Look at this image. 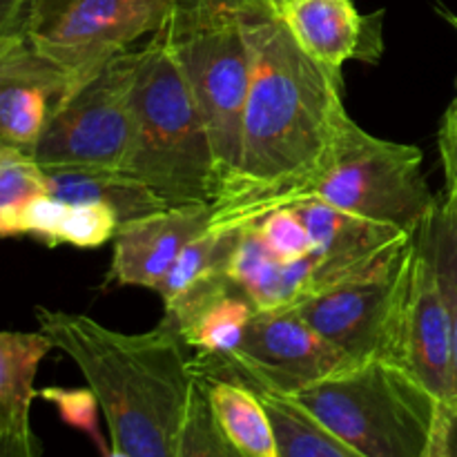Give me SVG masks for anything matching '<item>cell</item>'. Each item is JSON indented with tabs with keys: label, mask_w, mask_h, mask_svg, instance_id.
<instances>
[{
	"label": "cell",
	"mask_w": 457,
	"mask_h": 457,
	"mask_svg": "<svg viewBox=\"0 0 457 457\" xmlns=\"http://www.w3.org/2000/svg\"><path fill=\"white\" fill-rule=\"evenodd\" d=\"M415 235V232H413ZM413 239L382 268L311 295L288 311L328 339L353 364L391 360L402 364V312Z\"/></svg>",
	"instance_id": "10"
},
{
	"label": "cell",
	"mask_w": 457,
	"mask_h": 457,
	"mask_svg": "<svg viewBox=\"0 0 457 457\" xmlns=\"http://www.w3.org/2000/svg\"><path fill=\"white\" fill-rule=\"evenodd\" d=\"M47 195L65 204H103L114 210L120 226L147 217L159 210L172 208L145 183L137 181L120 170L52 168L45 170Z\"/></svg>",
	"instance_id": "17"
},
{
	"label": "cell",
	"mask_w": 457,
	"mask_h": 457,
	"mask_svg": "<svg viewBox=\"0 0 457 457\" xmlns=\"http://www.w3.org/2000/svg\"><path fill=\"white\" fill-rule=\"evenodd\" d=\"M253 226L263 239V244L268 245V250L279 262H295V259L311 254V232H308L302 214L293 205L270 210L263 217H259Z\"/></svg>",
	"instance_id": "28"
},
{
	"label": "cell",
	"mask_w": 457,
	"mask_h": 457,
	"mask_svg": "<svg viewBox=\"0 0 457 457\" xmlns=\"http://www.w3.org/2000/svg\"><path fill=\"white\" fill-rule=\"evenodd\" d=\"M270 415L279 457H364L288 397L257 393Z\"/></svg>",
	"instance_id": "21"
},
{
	"label": "cell",
	"mask_w": 457,
	"mask_h": 457,
	"mask_svg": "<svg viewBox=\"0 0 457 457\" xmlns=\"http://www.w3.org/2000/svg\"><path fill=\"white\" fill-rule=\"evenodd\" d=\"M120 219L103 204H65L52 195H40L22 217V235H31L49 248H101L114 239Z\"/></svg>",
	"instance_id": "19"
},
{
	"label": "cell",
	"mask_w": 457,
	"mask_h": 457,
	"mask_svg": "<svg viewBox=\"0 0 457 457\" xmlns=\"http://www.w3.org/2000/svg\"><path fill=\"white\" fill-rule=\"evenodd\" d=\"M138 49L112 58L71 92L49 119L29 154L43 170L85 168L125 172L134 147V83Z\"/></svg>",
	"instance_id": "7"
},
{
	"label": "cell",
	"mask_w": 457,
	"mask_h": 457,
	"mask_svg": "<svg viewBox=\"0 0 457 457\" xmlns=\"http://www.w3.org/2000/svg\"><path fill=\"white\" fill-rule=\"evenodd\" d=\"M54 348L45 333H12L0 330V433L29 437L31 402L40 361Z\"/></svg>",
	"instance_id": "18"
},
{
	"label": "cell",
	"mask_w": 457,
	"mask_h": 457,
	"mask_svg": "<svg viewBox=\"0 0 457 457\" xmlns=\"http://www.w3.org/2000/svg\"><path fill=\"white\" fill-rule=\"evenodd\" d=\"M277 16L306 56L342 76L344 62H378L384 12L361 16L353 0H279Z\"/></svg>",
	"instance_id": "13"
},
{
	"label": "cell",
	"mask_w": 457,
	"mask_h": 457,
	"mask_svg": "<svg viewBox=\"0 0 457 457\" xmlns=\"http://www.w3.org/2000/svg\"><path fill=\"white\" fill-rule=\"evenodd\" d=\"M177 457H241L219 428L199 379L187 406Z\"/></svg>",
	"instance_id": "26"
},
{
	"label": "cell",
	"mask_w": 457,
	"mask_h": 457,
	"mask_svg": "<svg viewBox=\"0 0 457 457\" xmlns=\"http://www.w3.org/2000/svg\"><path fill=\"white\" fill-rule=\"evenodd\" d=\"M259 312L257 303L226 270L212 272L165 306V321L195 357L226 355Z\"/></svg>",
	"instance_id": "16"
},
{
	"label": "cell",
	"mask_w": 457,
	"mask_h": 457,
	"mask_svg": "<svg viewBox=\"0 0 457 457\" xmlns=\"http://www.w3.org/2000/svg\"><path fill=\"white\" fill-rule=\"evenodd\" d=\"M226 272L235 284H239L253 297L259 311L286 308L284 262H279L268 250L253 223L241 228Z\"/></svg>",
	"instance_id": "22"
},
{
	"label": "cell",
	"mask_w": 457,
	"mask_h": 457,
	"mask_svg": "<svg viewBox=\"0 0 457 457\" xmlns=\"http://www.w3.org/2000/svg\"><path fill=\"white\" fill-rule=\"evenodd\" d=\"M275 3H279V0H275Z\"/></svg>",
	"instance_id": "37"
},
{
	"label": "cell",
	"mask_w": 457,
	"mask_h": 457,
	"mask_svg": "<svg viewBox=\"0 0 457 457\" xmlns=\"http://www.w3.org/2000/svg\"><path fill=\"white\" fill-rule=\"evenodd\" d=\"M27 9L29 0H0V58L27 40Z\"/></svg>",
	"instance_id": "30"
},
{
	"label": "cell",
	"mask_w": 457,
	"mask_h": 457,
	"mask_svg": "<svg viewBox=\"0 0 457 457\" xmlns=\"http://www.w3.org/2000/svg\"><path fill=\"white\" fill-rule=\"evenodd\" d=\"M177 9L192 12V9H245L257 4H275V0H174Z\"/></svg>",
	"instance_id": "32"
},
{
	"label": "cell",
	"mask_w": 457,
	"mask_h": 457,
	"mask_svg": "<svg viewBox=\"0 0 457 457\" xmlns=\"http://www.w3.org/2000/svg\"><path fill=\"white\" fill-rule=\"evenodd\" d=\"M453 110L457 112V98H455V101H453Z\"/></svg>",
	"instance_id": "36"
},
{
	"label": "cell",
	"mask_w": 457,
	"mask_h": 457,
	"mask_svg": "<svg viewBox=\"0 0 457 457\" xmlns=\"http://www.w3.org/2000/svg\"><path fill=\"white\" fill-rule=\"evenodd\" d=\"M40 333L65 353L98 397L112 446L132 457H177L196 386L172 326L125 335L76 312L36 308Z\"/></svg>",
	"instance_id": "2"
},
{
	"label": "cell",
	"mask_w": 457,
	"mask_h": 457,
	"mask_svg": "<svg viewBox=\"0 0 457 457\" xmlns=\"http://www.w3.org/2000/svg\"><path fill=\"white\" fill-rule=\"evenodd\" d=\"M47 195L45 170L22 147L4 143L0 150V237L22 235L25 210Z\"/></svg>",
	"instance_id": "24"
},
{
	"label": "cell",
	"mask_w": 457,
	"mask_h": 457,
	"mask_svg": "<svg viewBox=\"0 0 457 457\" xmlns=\"http://www.w3.org/2000/svg\"><path fill=\"white\" fill-rule=\"evenodd\" d=\"M38 397L56 409L58 418L67 424V427L76 428L83 436L92 440L101 457L110 453L112 445L107 446L105 436L101 433V424H98V397L94 395L92 388H62V386H47L38 391Z\"/></svg>",
	"instance_id": "27"
},
{
	"label": "cell",
	"mask_w": 457,
	"mask_h": 457,
	"mask_svg": "<svg viewBox=\"0 0 457 457\" xmlns=\"http://www.w3.org/2000/svg\"><path fill=\"white\" fill-rule=\"evenodd\" d=\"M177 12L174 0H29L27 43L67 71L74 92Z\"/></svg>",
	"instance_id": "8"
},
{
	"label": "cell",
	"mask_w": 457,
	"mask_h": 457,
	"mask_svg": "<svg viewBox=\"0 0 457 457\" xmlns=\"http://www.w3.org/2000/svg\"><path fill=\"white\" fill-rule=\"evenodd\" d=\"M428 457H457V404L442 402L437 409Z\"/></svg>",
	"instance_id": "31"
},
{
	"label": "cell",
	"mask_w": 457,
	"mask_h": 457,
	"mask_svg": "<svg viewBox=\"0 0 457 457\" xmlns=\"http://www.w3.org/2000/svg\"><path fill=\"white\" fill-rule=\"evenodd\" d=\"M74 92L70 74L29 43L0 58V138L31 152L56 107Z\"/></svg>",
	"instance_id": "15"
},
{
	"label": "cell",
	"mask_w": 457,
	"mask_h": 457,
	"mask_svg": "<svg viewBox=\"0 0 457 457\" xmlns=\"http://www.w3.org/2000/svg\"><path fill=\"white\" fill-rule=\"evenodd\" d=\"M288 400L364 457H428L442 404L391 360L357 361Z\"/></svg>",
	"instance_id": "4"
},
{
	"label": "cell",
	"mask_w": 457,
	"mask_h": 457,
	"mask_svg": "<svg viewBox=\"0 0 457 457\" xmlns=\"http://www.w3.org/2000/svg\"><path fill=\"white\" fill-rule=\"evenodd\" d=\"M210 204H186L123 223L114 237L107 284L159 290L181 250L210 228Z\"/></svg>",
	"instance_id": "14"
},
{
	"label": "cell",
	"mask_w": 457,
	"mask_h": 457,
	"mask_svg": "<svg viewBox=\"0 0 457 457\" xmlns=\"http://www.w3.org/2000/svg\"><path fill=\"white\" fill-rule=\"evenodd\" d=\"M105 457H132V455H128V453H125V451H120V449H116V446H112L110 453H107Z\"/></svg>",
	"instance_id": "34"
},
{
	"label": "cell",
	"mask_w": 457,
	"mask_h": 457,
	"mask_svg": "<svg viewBox=\"0 0 457 457\" xmlns=\"http://www.w3.org/2000/svg\"><path fill=\"white\" fill-rule=\"evenodd\" d=\"M312 239V293L373 272L395 259L413 239V232L344 212L320 199L293 204Z\"/></svg>",
	"instance_id": "11"
},
{
	"label": "cell",
	"mask_w": 457,
	"mask_h": 457,
	"mask_svg": "<svg viewBox=\"0 0 457 457\" xmlns=\"http://www.w3.org/2000/svg\"><path fill=\"white\" fill-rule=\"evenodd\" d=\"M302 199H320L406 232L418 230L437 204L422 172L420 147L373 137L355 120L328 168L297 196Z\"/></svg>",
	"instance_id": "6"
},
{
	"label": "cell",
	"mask_w": 457,
	"mask_h": 457,
	"mask_svg": "<svg viewBox=\"0 0 457 457\" xmlns=\"http://www.w3.org/2000/svg\"><path fill=\"white\" fill-rule=\"evenodd\" d=\"M402 366L440 402L453 400V333L422 226L413 235L402 312Z\"/></svg>",
	"instance_id": "12"
},
{
	"label": "cell",
	"mask_w": 457,
	"mask_h": 457,
	"mask_svg": "<svg viewBox=\"0 0 457 457\" xmlns=\"http://www.w3.org/2000/svg\"><path fill=\"white\" fill-rule=\"evenodd\" d=\"M125 174L168 205L212 204L217 192L208 129L161 31L138 49L134 147Z\"/></svg>",
	"instance_id": "3"
},
{
	"label": "cell",
	"mask_w": 457,
	"mask_h": 457,
	"mask_svg": "<svg viewBox=\"0 0 457 457\" xmlns=\"http://www.w3.org/2000/svg\"><path fill=\"white\" fill-rule=\"evenodd\" d=\"M253 40V85L235 172L210 204L214 230L250 226L297 201L333 161L351 125L342 76L303 54L275 4L245 12Z\"/></svg>",
	"instance_id": "1"
},
{
	"label": "cell",
	"mask_w": 457,
	"mask_h": 457,
	"mask_svg": "<svg viewBox=\"0 0 457 457\" xmlns=\"http://www.w3.org/2000/svg\"><path fill=\"white\" fill-rule=\"evenodd\" d=\"M248 9H177L161 29L208 129L217 192L235 172L241 154L244 114L253 85Z\"/></svg>",
	"instance_id": "5"
},
{
	"label": "cell",
	"mask_w": 457,
	"mask_h": 457,
	"mask_svg": "<svg viewBox=\"0 0 457 457\" xmlns=\"http://www.w3.org/2000/svg\"><path fill=\"white\" fill-rule=\"evenodd\" d=\"M437 150H440L442 170L446 179V199L457 205V112L453 105L446 110L437 132Z\"/></svg>",
	"instance_id": "29"
},
{
	"label": "cell",
	"mask_w": 457,
	"mask_h": 457,
	"mask_svg": "<svg viewBox=\"0 0 457 457\" xmlns=\"http://www.w3.org/2000/svg\"><path fill=\"white\" fill-rule=\"evenodd\" d=\"M239 235L241 228H237V230H214V228H205L204 232H199L181 250V254H179L177 262L172 263V268H170V272L161 281L159 290H156L161 295V299H163V306H170V303L177 302L187 288H192L204 277L219 270H226Z\"/></svg>",
	"instance_id": "23"
},
{
	"label": "cell",
	"mask_w": 457,
	"mask_h": 457,
	"mask_svg": "<svg viewBox=\"0 0 457 457\" xmlns=\"http://www.w3.org/2000/svg\"><path fill=\"white\" fill-rule=\"evenodd\" d=\"M428 250L433 254L442 295L449 308L451 333H453V400L457 404V205L446 196L437 199L436 208L422 223Z\"/></svg>",
	"instance_id": "25"
},
{
	"label": "cell",
	"mask_w": 457,
	"mask_h": 457,
	"mask_svg": "<svg viewBox=\"0 0 457 457\" xmlns=\"http://www.w3.org/2000/svg\"><path fill=\"white\" fill-rule=\"evenodd\" d=\"M214 420L241 457H279L275 428L262 397L230 379L196 378Z\"/></svg>",
	"instance_id": "20"
},
{
	"label": "cell",
	"mask_w": 457,
	"mask_h": 457,
	"mask_svg": "<svg viewBox=\"0 0 457 457\" xmlns=\"http://www.w3.org/2000/svg\"><path fill=\"white\" fill-rule=\"evenodd\" d=\"M353 361L288 308L259 311L226 355L192 357L196 378L230 379L254 393L288 397Z\"/></svg>",
	"instance_id": "9"
},
{
	"label": "cell",
	"mask_w": 457,
	"mask_h": 457,
	"mask_svg": "<svg viewBox=\"0 0 457 457\" xmlns=\"http://www.w3.org/2000/svg\"><path fill=\"white\" fill-rule=\"evenodd\" d=\"M436 9H437V13H440V16L445 18L446 22H451V27H453V29L457 31V16H455V13L449 12V9H446V7H442V4H437Z\"/></svg>",
	"instance_id": "33"
},
{
	"label": "cell",
	"mask_w": 457,
	"mask_h": 457,
	"mask_svg": "<svg viewBox=\"0 0 457 457\" xmlns=\"http://www.w3.org/2000/svg\"><path fill=\"white\" fill-rule=\"evenodd\" d=\"M4 143H7V141H3V138H0V150H3V147H4Z\"/></svg>",
	"instance_id": "35"
}]
</instances>
